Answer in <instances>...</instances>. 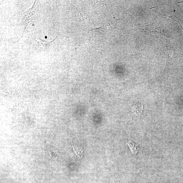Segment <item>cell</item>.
Here are the masks:
<instances>
[{"mask_svg": "<svg viewBox=\"0 0 183 183\" xmlns=\"http://www.w3.org/2000/svg\"><path fill=\"white\" fill-rule=\"evenodd\" d=\"M141 30L144 32L149 33H153L155 34H160L162 35H165L166 33L163 30L162 28L158 27L155 25H148L140 28Z\"/></svg>", "mask_w": 183, "mask_h": 183, "instance_id": "1", "label": "cell"}, {"mask_svg": "<svg viewBox=\"0 0 183 183\" xmlns=\"http://www.w3.org/2000/svg\"><path fill=\"white\" fill-rule=\"evenodd\" d=\"M126 143L130 149L132 155L133 156H136L138 153H141L139 152L140 149L138 145L132 142L130 140L126 142Z\"/></svg>", "mask_w": 183, "mask_h": 183, "instance_id": "2", "label": "cell"}, {"mask_svg": "<svg viewBox=\"0 0 183 183\" xmlns=\"http://www.w3.org/2000/svg\"><path fill=\"white\" fill-rule=\"evenodd\" d=\"M34 10L33 6L25 12L23 18V23L24 24L27 25L28 23H29L30 20L31 19V18L32 17V15L34 13Z\"/></svg>", "mask_w": 183, "mask_h": 183, "instance_id": "3", "label": "cell"}, {"mask_svg": "<svg viewBox=\"0 0 183 183\" xmlns=\"http://www.w3.org/2000/svg\"><path fill=\"white\" fill-rule=\"evenodd\" d=\"M54 40L53 41H54ZM36 41L37 42L39 45L43 47L45 49H47L51 45L52 42L53 41H51L47 42L42 40L41 39L39 38L36 39Z\"/></svg>", "mask_w": 183, "mask_h": 183, "instance_id": "4", "label": "cell"}, {"mask_svg": "<svg viewBox=\"0 0 183 183\" xmlns=\"http://www.w3.org/2000/svg\"><path fill=\"white\" fill-rule=\"evenodd\" d=\"M170 17L172 18H172L176 20L178 22L179 25V26L182 29V30L183 32V22H182V21H181V20H180L178 18H177L176 16H170Z\"/></svg>", "mask_w": 183, "mask_h": 183, "instance_id": "5", "label": "cell"}, {"mask_svg": "<svg viewBox=\"0 0 183 183\" xmlns=\"http://www.w3.org/2000/svg\"></svg>", "mask_w": 183, "mask_h": 183, "instance_id": "6", "label": "cell"}]
</instances>
